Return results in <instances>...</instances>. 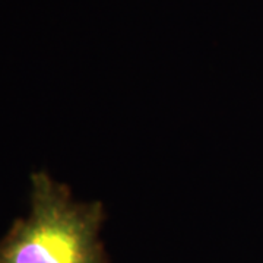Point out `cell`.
Listing matches in <instances>:
<instances>
[{"label":"cell","instance_id":"6da1fadb","mask_svg":"<svg viewBox=\"0 0 263 263\" xmlns=\"http://www.w3.org/2000/svg\"><path fill=\"white\" fill-rule=\"evenodd\" d=\"M104 205L76 202L46 171L31 176V212L0 238V263H110L100 237Z\"/></svg>","mask_w":263,"mask_h":263}]
</instances>
